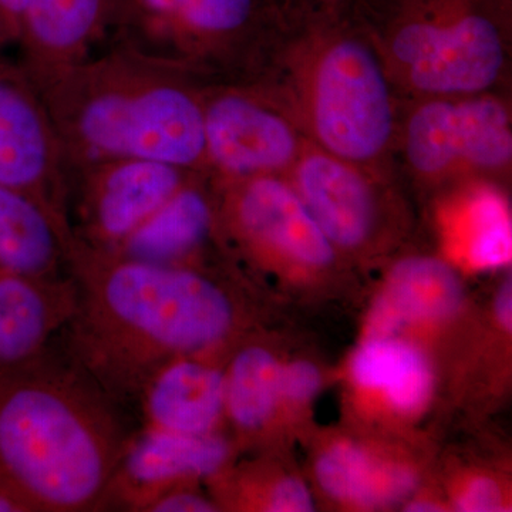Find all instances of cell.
I'll use <instances>...</instances> for the list:
<instances>
[{
	"instance_id": "30",
	"label": "cell",
	"mask_w": 512,
	"mask_h": 512,
	"mask_svg": "<svg viewBox=\"0 0 512 512\" xmlns=\"http://www.w3.org/2000/svg\"><path fill=\"white\" fill-rule=\"evenodd\" d=\"M495 315L498 320L510 329L512 323V289L511 281L505 282L495 298Z\"/></svg>"
},
{
	"instance_id": "11",
	"label": "cell",
	"mask_w": 512,
	"mask_h": 512,
	"mask_svg": "<svg viewBox=\"0 0 512 512\" xmlns=\"http://www.w3.org/2000/svg\"><path fill=\"white\" fill-rule=\"evenodd\" d=\"M215 180L225 190L232 225L255 247L315 268L335 259L332 242L284 175Z\"/></svg>"
},
{
	"instance_id": "17",
	"label": "cell",
	"mask_w": 512,
	"mask_h": 512,
	"mask_svg": "<svg viewBox=\"0 0 512 512\" xmlns=\"http://www.w3.org/2000/svg\"><path fill=\"white\" fill-rule=\"evenodd\" d=\"M225 409V376L197 360L164 365L148 386L146 412L151 429L210 434Z\"/></svg>"
},
{
	"instance_id": "20",
	"label": "cell",
	"mask_w": 512,
	"mask_h": 512,
	"mask_svg": "<svg viewBox=\"0 0 512 512\" xmlns=\"http://www.w3.org/2000/svg\"><path fill=\"white\" fill-rule=\"evenodd\" d=\"M316 474L326 493L363 507L396 503L416 484L406 468L384 464L350 444H338L326 451L318 461Z\"/></svg>"
},
{
	"instance_id": "3",
	"label": "cell",
	"mask_w": 512,
	"mask_h": 512,
	"mask_svg": "<svg viewBox=\"0 0 512 512\" xmlns=\"http://www.w3.org/2000/svg\"><path fill=\"white\" fill-rule=\"evenodd\" d=\"M117 441L83 394L32 365L0 383V478L32 511H82L106 494Z\"/></svg>"
},
{
	"instance_id": "10",
	"label": "cell",
	"mask_w": 512,
	"mask_h": 512,
	"mask_svg": "<svg viewBox=\"0 0 512 512\" xmlns=\"http://www.w3.org/2000/svg\"><path fill=\"white\" fill-rule=\"evenodd\" d=\"M0 184L36 195L67 218L69 167L39 89L0 53Z\"/></svg>"
},
{
	"instance_id": "13",
	"label": "cell",
	"mask_w": 512,
	"mask_h": 512,
	"mask_svg": "<svg viewBox=\"0 0 512 512\" xmlns=\"http://www.w3.org/2000/svg\"><path fill=\"white\" fill-rule=\"evenodd\" d=\"M292 185L333 247L359 248L375 231L377 200L370 168L309 144L292 170Z\"/></svg>"
},
{
	"instance_id": "1",
	"label": "cell",
	"mask_w": 512,
	"mask_h": 512,
	"mask_svg": "<svg viewBox=\"0 0 512 512\" xmlns=\"http://www.w3.org/2000/svg\"><path fill=\"white\" fill-rule=\"evenodd\" d=\"M258 79L284 101L313 146L370 170L389 165L402 97L352 6L291 0L278 49Z\"/></svg>"
},
{
	"instance_id": "33",
	"label": "cell",
	"mask_w": 512,
	"mask_h": 512,
	"mask_svg": "<svg viewBox=\"0 0 512 512\" xmlns=\"http://www.w3.org/2000/svg\"><path fill=\"white\" fill-rule=\"evenodd\" d=\"M0 53H2V52H0Z\"/></svg>"
},
{
	"instance_id": "29",
	"label": "cell",
	"mask_w": 512,
	"mask_h": 512,
	"mask_svg": "<svg viewBox=\"0 0 512 512\" xmlns=\"http://www.w3.org/2000/svg\"><path fill=\"white\" fill-rule=\"evenodd\" d=\"M32 511L15 490L0 478V512Z\"/></svg>"
},
{
	"instance_id": "28",
	"label": "cell",
	"mask_w": 512,
	"mask_h": 512,
	"mask_svg": "<svg viewBox=\"0 0 512 512\" xmlns=\"http://www.w3.org/2000/svg\"><path fill=\"white\" fill-rule=\"evenodd\" d=\"M26 0H0V52L18 46Z\"/></svg>"
},
{
	"instance_id": "26",
	"label": "cell",
	"mask_w": 512,
	"mask_h": 512,
	"mask_svg": "<svg viewBox=\"0 0 512 512\" xmlns=\"http://www.w3.org/2000/svg\"><path fill=\"white\" fill-rule=\"evenodd\" d=\"M268 511L309 512L313 511V501L306 485L295 478H286L276 484L268 500Z\"/></svg>"
},
{
	"instance_id": "7",
	"label": "cell",
	"mask_w": 512,
	"mask_h": 512,
	"mask_svg": "<svg viewBox=\"0 0 512 512\" xmlns=\"http://www.w3.org/2000/svg\"><path fill=\"white\" fill-rule=\"evenodd\" d=\"M202 110L208 173L222 180L284 175L311 144L259 79L204 84Z\"/></svg>"
},
{
	"instance_id": "5",
	"label": "cell",
	"mask_w": 512,
	"mask_h": 512,
	"mask_svg": "<svg viewBox=\"0 0 512 512\" xmlns=\"http://www.w3.org/2000/svg\"><path fill=\"white\" fill-rule=\"evenodd\" d=\"M291 0H117L107 42L198 82L251 80L268 69Z\"/></svg>"
},
{
	"instance_id": "25",
	"label": "cell",
	"mask_w": 512,
	"mask_h": 512,
	"mask_svg": "<svg viewBox=\"0 0 512 512\" xmlns=\"http://www.w3.org/2000/svg\"><path fill=\"white\" fill-rule=\"evenodd\" d=\"M503 495L493 480L478 478L468 485L457 500V508L466 512L500 511Z\"/></svg>"
},
{
	"instance_id": "4",
	"label": "cell",
	"mask_w": 512,
	"mask_h": 512,
	"mask_svg": "<svg viewBox=\"0 0 512 512\" xmlns=\"http://www.w3.org/2000/svg\"><path fill=\"white\" fill-rule=\"evenodd\" d=\"M366 23L400 97L498 92L511 60L512 0H363Z\"/></svg>"
},
{
	"instance_id": "6",
	"label": "cell",
	"mask_w": 512,
	"mask_h": 512,
	"mask_svg": "<svg viewBox=\"0 0 512 512\" xmlns=\"http://www.w3.org/2000/svg\"><path fill=\"white\" fill-rule=\"evenodd\" d=\"M70 259L89 275L92 315L117 345L153 356L190 355L220 342L234 320L225 293L185 265L94 251L74 241Z\"/></svg>"
},
{
	"instance_id": "2",
	"label": "cell",
	"mask_w": 512,
	"mask_h": 512,
	"mask_svg": "<svg viewBox=\"0 0 512 512\" xmlns=\"http://www.w3.org/2000/svg\"><path fill=\"white\" fill-rule=\"evenodd\" d=\"M204 83L109 43L39 90L67 167L141 158L208 171Z\"/></svg>"
},
{
	"instance_id": "16",
	"label": "cell",
	"mask_w": 512,
	"mask_h": 512,
	"mask_svg": "<svg viewBox=\"0 0 512 512\" xmlns=\"http://www.w3.org/2000/svg\"><path fill=\"white\" fill-rule=\"evenodd\" d=\"M227 457V444L211 434L191 436L150 427L127 451L121 473L144 505L180 481L217 473Z\"/></svg>"
},
{
	"instance_id": "23",
	"label": "cell",
	"mask_w": 512,
	"mask_h": 512,
	"mask_svg": "<svg viewBox=\"0 0 512 512\" xmlns=\"http://www.w3.org/2000/svg\"><path fill=\"white\" fill-rule=\"evenodd\" d=\"M468 261L476 268L510 264L511 218L507 201L493 188H481L468 202Z\"/></svg>"
},
{
	"instance_id": "24",
	"label": "cell",
	"mask_w": 512,
	"mask_h": 512,
	"mask_svg": "<svg viewBox=\"0 0 512 512\" xmlns=\"http://www.w3.org/2000/svg\"><path fill=\"white\" fill-rule=\"evenodd\" d=\"M320 376L318 369L308 362H296L282 367V397L293 402H306L318 392Z\"/></svg>"
},
{
	"instance_id": "12",
	"label": "cell",
	"mask_w": 512,
	"mask_h": 512,
	"mask_svg": "<svg viewBox=\"0 0 512 512\" xmlns=\"http://www.w3.org/2000/svg\"><path fill=\"white\" fill-rule=\"evenodd\" d=\"M117 0H26L19 64L37 89L106 43Z\"/></svg>"
},
{
	"instance_id": "32",
	"label": "cell",
	"mask_w": 512,
	"mask_h": 512,
	"mask_svg": "<svg viewBox=\"0 0 512 512\" xmlns=\"http://www.w3.org/2000/svg\"><path fill=\"white\" fill-rule=\"evenodd\" d=\"M329 2L345 3V5H356V3L363 2V0H329Z\"/></svg>"
},
{
	"instance_id": "27",
	"label": "cell",
	"mask_w": 512,
	"mask_h": 512,
	"mask_svg": "<svg viewBox=\"0 0 512 512\" xmlns=\"http://www.w3.org/2000/svg\"><path fill=\"white\" fill-rule=\"evenodd\" d=\"M143 507L156 512H208L214 511V505L200 495L188 491L167 490L147 501Z\"/></svg>"
},
{
	"instance_id": "18",
	"label": "cell",
	"mask_w": 512,
	"mask_h": 512,
	"mask_svg": "<svg viewBox=\"0 0 512 512\" xmlns=\"http://www.w3.org/2000/svg\"><path fill=\"white\" fill-rule=\"evenodd\" d=\"M463 302V286L453 268L431 256H413L394 266L372 316L377 333L407 323L447 318Z\"/></svg>"
},
{
	"instance_id": "19",
	"label": "cell",
	"mask_w": 512,
	"mask_h": 512,
	"mask_svg": "<svg viewBox=\"0 0 512 512\" xmlns=\"http://www.w3.org/2000/svg\"><path fill=\"white\" fill-rule=\"evenodd\" d=\"M62 305L46 279L0 272V383L32 365L62 319Z\"/></svg>"
},
{
	"instance_id": "9",
	"label": "cell",
	"mask_w": 512,
	"mask_h": 512,
	"mask_svg": "<svg viewBox=\"0 0 512 512\" xmlns=\"http://www.w3.org/2000/svg\"><path fill=\"white\" fill-rule=\"evenodd\" d=\"M194 173L141 158H113L70 168L69 195H76L80 217L74 241L94 251H116Z\"/></svg>"
},
{
	"instance_id": "22",
	"label": "cell",
	"mask_w": 512,
	"mask_h": 512,
	"mask_svg": "<svg viewBox=\"0 0 512 512\" xmlns=\"http://www.w3.org/2000/svg\"><path fill=\"white\" fill-rule=\"evenodd\" d=\"M278 360L268 350H242L225 376V407L242 429L255 430L271 419L282 397Z\"/></svg>"
},
{
	"instance_id": "15",
	"label": "cell",
	"mask_w": 512,
	"mask_h": 512,
	"mask_svg": "<svg viewBox=\"0 0 512 512\" xmlns=\"http://www.w3.org/2000/svg\"><path fill=\"white\" fill-rule=\"evenodd\" d=\"M208 171L191 175L160 210L154 212L110 254L160 265H184L205 244L215 224Z\"/></svg>"
},
{
	"instance_id": "31",
	"label": "cell",
	"mask_w": 512,
	"mask_h": 512,
	"mask_svg": "<svg viewBox=\"0 0 512 512\" xmlns=\"http://www.w3.org/2000/svg\"><path fill=\"white\" fill-rule=\"evenodd\" d=\"M440 508L437 507V505L433 504H427V503H419L412 505V508H409V511H416V512H430V511H439Z\"/></svg>"
},
{
	"instance_id": "21",
	"label": "cell",
	"mask_w": 512,
	"mask_h": 512,
	"mask_svg": "<svg viewBox=\"0 0 512 512\" xmlns=\"http://www.w3.org/2000/svg\"><path fill=\"white\" fill-rule=\"evenodd\" d=\"M357 384L382 392L400 412H414L427 402L431 370L426 357L402 340L379 336L362 346L352 362Z\"/></svg>"
},
{
	"instance_id": "14",
	"label": "cell",
	"mask_w": 512,
	"mask_h": 512,
	"mask_svg": "<svg viewBox=\"0 0 512 512\" xmlns=\"http://www.w3.org/2000/svg\"><path fill=\"white\" fill-rule=\"evenodd\" d=\"M72 245L67 218L36 195L0 184V272L47 279Z\"/></svg>"
},
{
	"instance_id": "8",
	"label": "cell",
	"mask_w": 512,
	"mask_h": 512,
	"mask_svg": "<svg viewBox=\"0 0 512 512\" xmlns=\"http://www.w3.org/2000/svg\"><path fill=\"white\" fill-rule=\"evenodd\" d=\"M397 147L421 178L501 173L512 161L510 106L498 92L414 100L400 121Z\"/></svg>"
}]
</instances>
